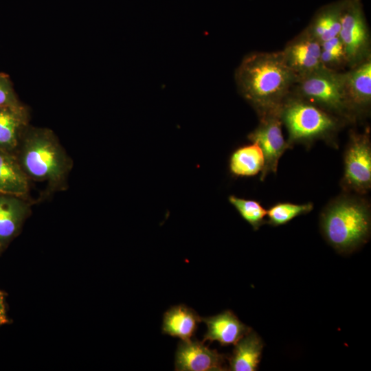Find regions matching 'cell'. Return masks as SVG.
<instances>
[{"label":"cell","instance_id":"cell-1","mask_svg":"<svg viewBox=\"0 0 371 371\" xmlns=\"http://www.w3.org/2000/svg\"><path fill=\"white\" fill-rule=\"evenodd\" d=\"M234 76L239 93L259 118L280 113L297 79L287 65L282 50L247 54L236 69Z\"/></svg>","mask_w":371,"mask_h":371},{"label":"cell","instance_id":"cell-2","mask_svg":"<svg viewBox=\"0 0 371 371\" xmlns=\"http://www.w3.org/2000/svg\"><path fill=\"white\" fill-rule=\"evenodd\" d=\"M322 233L337 252L350 254L370 236L371 214L368 201L358 194H343L331 201L320 216Z\"/></svg>","mask_w":371,"mask_h":371},{"label":"cell","instance_id":"cell-3","mask_svg":"<svg viewBox=\"0 0 371 371\" xmlns=\"http://www.w3.org/2000/svg\"><path fill=\"white\" fill-rule=\"evenodd\" d=\"M28 178L58 186L65 181L71 163L53 133L33 129L22 133L14 152Z\"/></svg>","mask_w":371,"mask_h":371},{"label":"cell","instance_id":"cell-4","mask_svg":"<svg viewBox=\"0 0 371 371\" xmlns=\"http://www.w3.org/2000/svg\"><path fill=\"white\" fill-rule=\"evenodd\" d=\"M280 117L288 132L289 148L297 143L333 139L346 124L343 120L291 93L284 101Z\"/></svg>","mask_w":371,"mask_h":371},{"label":"cell","instance_id":"cell-5","mask_svg":"<svg viewBox=\"0 0 371 371\" xmlns=\"http://www.w3.org/2000/svg\"><path fill=\"white\" fill-rule=\"evenodd\" d=\"M339 117L355 122L348 109L344 88V71L324 67L296 79L291 92Z\"/></svg>","mask_w":371,"mask_h":371},{"label":"cell","instance_id":"cell-6","mask_svg":"<svg viewBox=\"0 0 371 371\" xmlns=\"http://www.w3.org/2000/svg\"><path fill=\"white\" fill-rule=\"evenodd\" d=\"M338 36L349 67L371 57L370 31L361 0H345Z\"/></svg>","mask_w":371,"mask_h":371},{"label":"cell","instance_id":"cell-7","mask_svg":"<svg viewBox=\"0 0 371 371\" xmlns=\"http://www.w3.org/2000/svg\"><path fill=\"white\" fill-rule=\"evenodd\" d=\"M347 192L363 195L371 188V142L370 131H350L344 154V170L341 182Z\"/></svg>","mask_w":371,"mask_h":371},{"label":"cell","instance_id":"cell-8","mask_svg":"<svg viewBox=\"0 0 371 371\" xmlns=\"http://www.w3.org/2000/svg\"><path fill=\"white\" fill-rule=\"evenodd\" d=\"M282 125L280 113L267 115L259 118L258 125L247 136L251 142L259 146L264 156L261 181L269 173L276 172L279 160L289 148L282 134Z\"/></svg>","mask_w":371,"mask_h":371},{"label":"cell","instance_id":"cell-9","mask_svg":"<svg viewBox=\"0 0 371 371\" xmlns=\"http://www.w3.org/2000/svg\"><path fill=\"white\" fill-rule=\"evenodd\" d=\"M344 88L354 122L368 116L371 109V57L344 71Z\"/></svg>","mask_w":371,"mask_h":371},{"label":"cell","instance_id":"cell-10","mask_svg":"<svg viewBox=\"0 0 371 371\" xmlns=\"http://www.w3.org/2000/svg\"><path fill=\"white\" fill-rule=\"evenodd\" d=\"M321 43L305 27L282 49L287 65L296 78L304 76L323 67Z\"/></svg>","mask_w":371,"mask_h":371},{"label":"cell","instance_id":"cell-11","mask_svg":"<svg viewBox=\"0 0 371 371\" xmlns=\"http://www.w3.org/2000/svg\"><path fill=\"white\" fill-rule=\"evenodd\" d=\"M227 357L216 350L209 348L197 339L181 341L175 357L176 371H223L227 370Z\"/></svg>","mask_w":371,"mask_h":371},{"label":"cell","instance_id":"cell-12","mask_svg":"<svg viewBox=\"0 0 371 371\" xmlns=\"http://www.w3.org/2000/svg\"><path fill=\"white\" fill-rule=\"evenodd\" d=\"M201 322L207 327L203 341H217L222 346L236 344L251 329L230 310L216 315L201 317Z\"/></svg>","mask_w":371,"mask_h":371},{"label":"cell","instance_id":"cell-13","mask_svg":"<svg viewBox=\"0 0 371 371\" xmlns=\"http://www.w3.org/2000/svg\"><path fill=\"white\" fill-rule=\"evenodd\" d=\"M28 212L29 206L23 197L0 194V248L19 233Z\"/></svg>","mask_w":371,"mask_h":371},{"label":"cell","instance_id":"cell-14","mask_svg":"<svg viewBox=\"0 0 371 371\" xmlns=\"http://www.w3.org/2000/svg\"><path fill=\"white\" fill-rule=\"evenodd\" d=\"M200 322L201 317L194 309L185 304H178L164 313L161 331L181 341H188L192 339Z\"/></svg>","mask_w":371,"mask_h":371},{"label":"cell","instance_id":"cell-15","mask_svg":"<svg viewBox=\"0 0 371 371\" xmlns=\"http://www.w3.org/2000/svg\"><path fill=\"white\" fill-rule=\"evenodd\" d=\"M229 357V370L256 371L262 358L264 343L261 337L252 329L236 344Z\"/></svg>","mask_w":371,"mask_h":371},{"label":"cell","instance_id":"cell-16","mask_svg":"<svg viewBox=\"0 0 371 371\" xmlns=\"http://www.w3.org/2000/svg\"><path fill=\"white\" fill-rule=\"evenodd\" d=\"M28 181L15 154L0 148V194L23 197L28 192Z\"/></svg>","mask_w":371,"mask_h":371},{"label":"cell","instance_id":"cell-17","mask_svg":"<svg viewBox=\"0 0 371 371\" xmlns=\"http://www.w3.org/2000/svg\"><path fill=\"white\" fill-rule=\"evenodd\" d=\"M344 3L339 0L320 8L306 27L320 43L338 36Z\"/></svg>","mask_w":371,"mask_h":371},{"label":"cell","instance_id":"cell-18","mask_svg":"<svg viewBox=\"0 0 371 371\" xmlns=\"http://www.w3.org/2000/svg\"><path fill=\"white\" fill-rule=\"evenodd\" d=\"M25 122L24 108L0 107V148L14 153Z\"/></svg>","mask_w":371,"mask_h":371},{"label":"cell","instance_id":"cell-19","mask_svg":"<svg viewBox=\"0 0 371 371\" xmlns=\"http://www.w3.org/2000/svg\"><path fill=\"white\" fill-rule=\"evenodd\" d=\"M265 164L259 146L251 142L236 149L231 155L229 169L236 177H252L261 172Z\"/></svg>","mask_w":371,"mask_h":371},{"label":"cell","instance_id":"cell-20","mask_svg":"<svg viewBox=\"0 0 371 371\" xmlns=\"http://www.w3.org/2000/svg\"><path fill=\"white\" fill-rule=\"evenodd\" d=\"M313 208L311 203L295 204L291 203H279L267 210V223L272 226L286 224L294 218L309 213Z\"/></svg>","mask_w":371,"mask_h":371},{"label":"cell","instance_id":"cell-21","mask_svg":"<svg viewBox=\"0 0 371 371\" xmlns=\"http://www.w3.org/2000/svg\"><path fill=\"white\" fill-rule=\"evenodd\" d=\"M228 200L240 216L254 230H258L265 223L267 210L258 201L239 198L234 195H230Z\"/></svg>","mask_w":371,"mask_h":371},{"label":"cell","instance_id":"cell-22","mask_svg":"<svg viewBox=\"0 0 371 371\" xmlns=\"http://www.w3.org/2000/svg\"><path fill=\"white\" fill-rule=\"evenodd\" d=\"M320 60L325 68L340 71L348 66L343 44L339 36L321 43Z\"/></svg>","mask_w":371,"mask_h":371},{"label":"cell","instance_id":"cell-23","mask_svg":"<svg viewBox=\"0 0 371 371\" xmlns=\"http://www.w3.org/2000/svg\"><path fill=\"white\" fill-rule=\"evenodd\" d=\"M21 106L8 75L0 73V107Z\"/></svg>","mask_w":371,"mask_h":371},{"label":"cell","instance_id":"cell-24","mask_svg":"<svg viewBox=\"0 0 371 371\" xmlns=\"http://www.w3.org/2000/svg\"><path fill=\"white\" fill-rule=\"evenodd\" d=\"M8 322L6 309L4 302V296L0 291V326Z\"/></svg>","mask_w":371,"mask_h":371},{"label":"cell","instance_id":"cell-25","mask_svg":"<svg viewBox=\"0 0 371 371\" xmlns=\"http://www.w3.org/2000/svg\"><path fill=\"white\" fill-rule=\"evenodd\" d=\"M1 249V248H0Z\"/></svg>","mask_w":371,"mask_h":371}]
</instances>
